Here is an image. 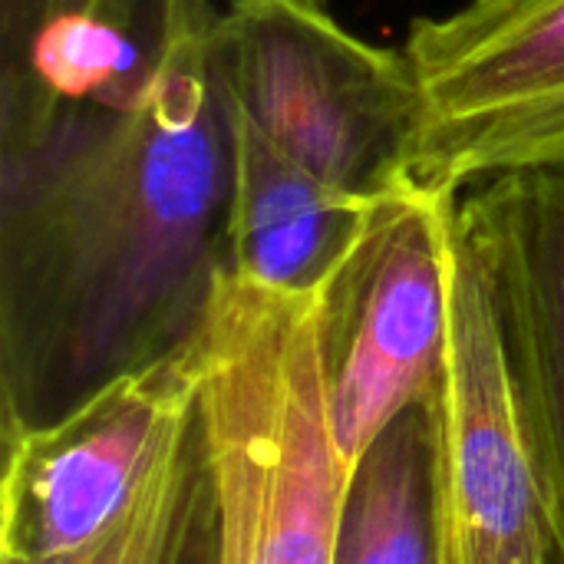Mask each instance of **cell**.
I'll list each match as a JSON object with an SVG mask.
<instances>
[{
	"label": "cell",
	"mask_w": 564,
	"mask_h": 564,
	"mask_svg": "<svg viewBox=\"0 0 564 564\" xmlns=\"http://www.w3.org/2000/svg\"><path fill=\"white\" fill-rule=\"evenodd\" d=\"M208 0H169L145 79L0 152V436L185 350L228 271L235 142Z\"/></svg>",
	"instance_id": "1"
},
{
	"label": "cell",
	"mask_w": 564,
	"mask_h": 564,
	"mask_svg": "<svg viewBox=\"0 0 564 564\" xmlns=\"http://www.w3.org/2000/svg\"><path fill=\"white\" fill-rule=\"evenodd\" d=\"M195 347L215 564H330L344 502L321 288L225 271Z\"/></svg>",
	"instance_id": "2"
},
{
	"label": "cell",
	"mask_w": 564,
	"mask_h": 564,
	"mask_svg": "<svg viewBox=\"0 0 564 564\" xmlns=\"http://www.w3.org/2000/svg\"><path fill=\"white\" fill-rule=\"evenodd\" d=\"M212 69L231 122L330 192L373 205L416 178L406 53L344 30L321 0H231L212 26Z\"/></svg>",
	"instance_id": "3"
},
{
	"label": "cell",
	"mask_w": 564,
	"mask_h": 564,
	"mask_svg": "<svg viewBox=\"0 0 564 564\" xmlns=\"http://www.w3.org/2000/svg\"><path fill=\"white\" fill-rule=\"evenodd\" d=\"M459 192L410 178L377 198L360 238L321 284L327 413L344 476L446 360Z\"/></svg>",
	"instance_id": "4"
},
{
	"label": "cell",
	"mask_w": 564,
	"mask_h": 564,
	"mask_svg": "<svg viewBox=\"0 0 564 564\" xmlns=\"http://www.w3.org/2000/svg\"><path fill=\"white\" fill-rule=\"evenodd\" d=\"M403 53L420 86V182L463 192L564 169V0H466L416 20Z\"/></svg>",
	"instance_id": "5"
},
{
	"label": "cell",
	"mask_w": 564,
	"mask_h": 564,
	"mask_svg": "<svg viewBox=\"0 0 564 564\" xmlns=\"http://www.w3.org/2000/svg\"><path fill=\"white\" fill-rule=\"evenodd\" d=\"M430 423L440 564H555L529 416L489 281L459 228Z\"/></svg>",
	"instance_id": "6"
},
{
	"label": "cell",
	"mask_w": 564,
	"mask_h": 564,
	"mask_svg": "<svg viewBox=\"0 0 564 564\" xmlns=\"http://www.w3.org/2000/svg\"><path fill=\"white\" fill-rule=\"evenodd\" d=\"M195 420L198 367L188 344L106 383L46 426L3 433L0 558L46 562L102 539Z\"/></svg>",
	"instance_id": "7"
},
{
	"label": "cell",
	"mask_w": 564,
	"mask_h": 564,
	"mask_svg": "<svg viewBox=\"0 0 564 564\" xmlns=\"http://www.w3.org/2000/svg\"><path fill=\"white\" fill-rule=\"evenodd\" d=\"M456 228L496 301L532 430L555 564H564V169H519L463 188Z\"/></svg>",
	"instance_id": "8"
},
{
	"label": "cell",
	"mask_w": 564,
	"mask_h": 564,
	"mask_svg": "<svg viewBox=\"0 0 564 564\" xmlns=\"http://www.w3.org/2000/svg\"><path fill=\"white\" fill-rule=\"evenodd\" d=\"M165 23L169 0H0V152L73 102L135 89Z\"/></svg>",
	"instance_id": "9"
},
{
	"label": "cell",
	"mask_w": 564,
	"mask_h": 564,
	"mask_svg": "<svg viewBox=\"0 0 564 564\" xmlns=\"http://www.w3.org/2000/svg\"><path fill=\"white\" fill-rule=\"evenodd\" d=\"M231 142L228 271L281 291H317L360 238L370 205L330 192L235 122Z\"/></svg>",
	"instance_id": "10"
},
{
	"label": "cell",
	"mask_w": 564,
	"mask_h": 564,
	"mask_svg": "<svg viewBox=\"0 0 564 564\" xmlns=\"http://www.w3.org/2000/svg\"><path fill=\"white\" fill-rule=\"evenodd\" d=\"M330 564H440L430 403L397 416L347 476Z\"/></svg>",
	"instance_id": "11"
},
{
	"label": "cell",
	"mask_w": 564,
	"mask_h": 564,
	"mask_svg": "<svg viewBox=\"0 0 564 564\" xmlns=\"http://www.w3.org/2000/svg\"><path fill=\"white\" fill-rule=\"evenodd\" d=\"M212 509V476L202 416L169 453L126 519L83 552L46 562L0 564H178Z\"/></svg>",
	"instance_id": "12"
},
{
	"label": "cell",
	"mask_w": 564,
	"mask_h": 564,
	"mask_svg": "<svg viewBox=\"0 0 564 564\" xmlns=\"http://www.w3.org/2000/svg\"><path fill=\"white\" fill-rule=\"evenodd\" d=\"M178 564H215V532H212V509L195 535V542L188 545V552L182 555Z\"/></svg>",
	"instance_id": "13"
},
{
	"label": "cell",
	"mask_w": 564,
	"mask_h": 564,
	"mask_svg": "<svg viewBox=\"0 0 564 564\" xmlns=\"http://www.w3.org/2000/svg\"><path fill=\"white\" fill-rule=\"evenodd\" d=\"M321 3H324V0H321Z\"/></svg>",
	"instance_id": "14"
}]
</instances>
